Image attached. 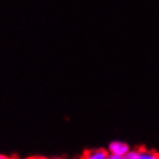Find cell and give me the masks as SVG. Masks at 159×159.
<instances>
[{
	"label": "cell",
	"mask_w": 159,
	"mask_h": 159,
	"mask_svg": "<svg viewBox=\"0 0 159 159\" xmlns=\"http://www.w3.org/2000/svg\"><path fill=\"white\" fill-rule=\"evenodd\" d=\"M130 149H131L130 145L128 143L123 142V141H118V139L110 142V144L107 145V151L110 152V153L122 156V157L126 155Z\"/></svg>",
	"instance_id": "6da1fadb"
},
{
	"label": "cell",
	"mask_w": 159,
	"mask_h": 159,
	"mask_svg": "<svg viewBox=\"0 0 159 159\" xmlns=\"http://www.w3.org/2000/svg\"><path fill=\"white\" fill-rule=\"evenodd\" d=\"M108 155L107 149H91L84 153L82 159H106Z\"/></svg>",
	"instance_id": "7a4b0ae2"
},
{
	"label": "cell",
	"mask_w": 159,
	"mask_h": 159,
	"mask_svg": "<svg viewBox=\"0 0 159 159\" xmlns=\"http://www.w3.org/2000/svg\"><path fill=\"white\" fill-rule=\"evenodd\" d=\"M159 153L153 150H147V149H139V157L137 159H158Z\"/></svg>",
	"instance_id": "3957f363"
},
{
	"label": "cell",
	"mask_w": 159,
	"mask_h": 159,
	"mask_svg": "<svg viewBox=\"0 0 159 159\" xmlns=\"http://www.w3.org/2000/svg\"><path fill=\"white\" fill-rule=\"evenodd\" d=\"M139 157V149H130L129 151L123 156V159H137Z\"/></svg>",
	"instance_id": "277c9868"
},
{
	"label": "cell",
	"mask_w": 159,
	"mask_h": 159,
	"mask_svg": "<svg viewBox=\"0 0 159 159\" xmlns=\"http://www.w3.org/2000/svg\"><path fill=\"white\" fill-rule=\"evenodd\" d=\"M106 159H123L122 156H118V155H113V153H110L108 152L107 157H106Z\"/></svg>",
	"instance_id": "5b68a950"
},
{
	"label": "cell",
	"mask_w": 159,
	"mask_h": 159,
	"mask_svg": "<svg viewBox=\"0 0 159 159\" xmlns=\"http://www.w3.org/2000/svg\"><path fill=\"white\" fill-rule=\"evenodd\" d=\"M0 159H8V157L7 156L2 155V153H0Z\"/></svg>",
	"instance_id": "8992f818"
},
{
	"label": "cell",
	"mask_w": 159,
	"mask_h": 159,
	"mask_svg": "<svg viewBox=\"0 0 159 159\" xmlns=\"http://www.w3.org/2000/svg\"><path fill=\"white\" fill-rule=\"evenodd\" d=\"M8 159H20V158H16V157H13V158H8Z\"/></svg>",
	"instance_id": "52a82bcc"
},
{
	"label": "cell",
	"mask_w": 159,
	"mask_h": 159,
	"mask_svg": "<svg viewBox=\"0 0 159 159\" xmlns=\"http://www.w3.org/2000/svg\"><path fill=\"white\" fill-rule=\"evenodd\" d=\"M48 159H60V158H48Z\"/></svg>",
	"instance_id": "ba28073f"
},
{
	"label": "cell",
	"mask_w": 159,
	"mask_h": 159,
	"mask_svg": "<svg viewBox=\"0 0 159 159\" xmlns=\"http://www.w3.org/2000/svg\"><path fill=\"white\" fill-rule=\"evenodd\" d=\"M158 159H159V156H158Z\"/></svg>",
	"instance_id": "9c48e42d"
}]
</instances>
